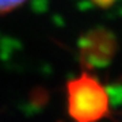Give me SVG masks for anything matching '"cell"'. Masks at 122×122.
<instances>
[{"mask_svg": "<svg viewBox=\"0 0 122 122\" xmlns=\"http://www.w3.org/2000/svg\"><path fill=\"white\" fill-rule=\"evenodd\" d=\"M26 1L27 0H0V15H4L16 10Z\"/></svg>", "mask_w": 122, "mask_h": 122, "instance_id": "3957f363", "label": "cell"}, {"mask_svg": "<svg viewBox=\"0 0 122 122\" xmlns=\"http://www.w3.org/2000/svg\"><path fill=\"white\" fill-rule=\"evenodd\" d=\"M66 111L77 122H94L110 115V95L99 79L88 71L65 84Z\"/></svg>", "mask_w": 122, "mask_h": 122, "instance_id": "6da1fadb", "label": "cell"}, {"mask_svg": "<svg viewBox=\"0 0 122 122\" xmlns=\"http://www.w3.org/2000/svg\"><path fill=\"white\" fill-rule=\"evenodd\" d=\"M92 3L96 5V7H99V8H110V7H113L115 4V0H91Z\"/></svg>", "mask_w": 122, "mask_h": 122, "instance_id": "277c9868", "label": "cell"}, {"mask_svg": "<svg viewBox=\"0 0 122 122\" xmlns=\"http://www.w3.org/2000/svg\"><path fill=\"white\" fill-rule=\"evenodd\" d=\"M117 37L106 27H94L77 41L79 60L83 68L95 69L110 65L118 52Z\"/></svg>", "mask_w": 122, "mask_h": 122, "instance_id": "7a4b0ae2", "label": "cell"}]
</instances>
